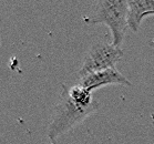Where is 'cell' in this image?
<instances>
[{
  "label": "cell",
  "mask_w": 154,
  "mask_h": 144,
  "mask_svg": "<svg viewBox=\"0 0 154 144\" xmlns=\"http://www.w3.org/2000/svg\"><path fill=\"white\" fill-rule=\"evenodd\" d=\"M154 16V0H130L129 28L137 32L144 18Z\"/></svg>",
  "instance_id": "5"
},
{
  "label": "cell",
  "mask_w": 154,
  "mask_h": 144,
  "mask_svg": "<svg viewBox=\"0 0 154 144\" xmlns=\"http://www.w3.org/2000/svg\"><path fill=\"white\" fill-rule=\"evenodd\" d=\"M79 84L88 89L90 92H93L97 89L111 84L132 85L131 82L116 68L98 71L94 73L88 74L83 78H80Z\"/></svg>",
  "instance_id": "4"
},
{
  "label": "cell",
  "mask_w": 154,
  "mask_h": 144,
  "mask_svg": "<svg viewBox=\"0 0 154 144\" xmlns=\"http://www.w3.org/2000/svg\"><path fill=\"white\" fill-rule=\"evenodd\" d=\"M62 88L60 100L53 109L52 118L48 127L47 134L50 141H54L63 134L68 133L99 109V106L83 108L75 104L69 97L67 87L63 85Z\"/></svg>",
  "instance_id": "2"
},
{
  "label": "cell",
  "mask_w": 154,
  "mask_h": 144,
  "mask_svg": "<svg viewBox=\"0 0 154 144\" xmlns=\"http://www.w3.org/2000/svg\"><path fill=\"white\" fill-rule=\"evenodd\" d=\"M83 20L87 25L103 23L109 27L112 35V44L120 48L129 28V1L99 0Z\"/></svg>",
  "instance_id": "1"
},
{
  "label": "cell",
  "mask_w": 154,
  "mask_h": 144,
  "mask_svg": "<svg viewBox=\"0 0 154 144\" xmlns=\"http://www.w3.org/2000/svg\"><path fill=\"white\" fill-rule=\"evenodd\" d=\"M149 44H150L151 48H153V49H154V40H153V41H151V42L149 43Z\"/></svg>",
  "instance_id": "7"
},
{
  "label": "cell",
  "mask_w": 154,
  "mask_h": 144,
  "mask_svg": "<svg viewBox=\"0 0 154 144\" xmlns=\"http://www.w3.org/2000/svg\"><path fill=\"white\" fill-rule=\"evenodd\" d=\"M68 93H69L71 100L78 106H83V108H91V106H99V102L94 99L92 92H90L88 89L80 84L68 88Z\"/></svg>",
  "instance_id": "6"
},
{
  "label": "cell",
  "mask_w": 154,
  "mask_h": 144,
  "mask_svg": "<svg viewBox=\"0 0 154 144\" xmlns=\"http://www.w3.org/2000/svg\"><path fill=\"white\" fill-rule=\"evenodd\" d=\"M123 50L112 43L99 42L90 48L83 64L79 71V77L83 78L88 74L98 71L116 68V64L122 59Z\"/></svg>",
  "instance_id": "3"
}]
</instances>
